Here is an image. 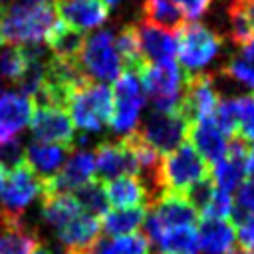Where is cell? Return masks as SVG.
Wrapping results in <instances>:
<instances>
[{
	"label": "cell",
	"instance_id": "1",
	"mask_svg": "<svg viewBox=\"0 0 254 254\" xmlns=\"http://www.w3.org/2000/svg\"><path fill=\"white\" fill-rule=\"evenodd\" d=\"M60 22L54 2L40 4H8L0 6V24L4 42L16 46H38L48 40Z\"/></svg>",
	"mask_w": 254,
	"mask_h": 254
},
{
	"label": "cell",
	"instance_id": "2",
	"mask_svg": "<svg viewBox=\"0 0 254 254\" xmlns=\"http://www.w3.org/2000/svg\"><path fill=\"white\" fill-rule=\"evenodd\" d=\"M69 119L83 133L103 131L113 113V91L107 83L83 81L67 99Z\"/></svg>",
	"mask_w": 254,
	"mask_h": 254
},
{
	"label": "cell",
	"instance_id": "3",
	"mask_svg": "<svg viewBox=\"0 0 254 254\" xmlns=\"http://www.w3.org/2000/svg\"><path fill=\"white\" fill-rule=\"evenodd\" d=\"M210 177V167L194 151V147L185 141L175 151L161 157L159 165V190L173 194H187L196 183Z\"/></svg>",
	"mask_w": 254,
	"mask_h": 254
},
{
	"label": "cell",
	"instance_id": "4",
	"mask_svg": "<svg viewBox=\"0 0 254 254\" xmlns=\"http://www.w3.org/2000/svg\"><path fill=\"white\" fill-rule=\"evenodd\" d=\"M222 50V38L204 24H185L177 32V56L185 75L202 73Z\"/></svg>",
	"mask_w": 254,
	"mask_h": 254
},
{
	"label": "cell",
	"instance_id": "5",
	"mask_svg": "<svg viewBox=\"0 0 254 254\" xmlns=\"http://www.w3.org/2000/svg\"><path fill=\"white\" fill-rule=\"evenodd\" d=\"M44 192L42 179L28 167L26 161L8 169L6 181L0 192V218L2 222L14 224L22 220L24 210Z\"/></svg>",
	"mask_w": 254,
	"mask_h": 254
},
{
	"label": "cell",
	"instance_id": "6",
	"mask_svg": "<svg viewBox=\"0 0 254 254\" xmlns=\"http://www.w3.org/2000/svg\"><path fill=\"white\" fill-rule=\"evenodd\" d=\"M77 65L81 73L99 83L113 81L121 75L123 64L115 46V34L111 30H99L83 40Z\"/></svg>",
	"mask_w": 254,
	"mask_h": 254
},
{
	"label": "cell",
	"instance_id": "7",
	"mask_svg": "<svg viewBox=\"0 0 254 254\" xmlns=\"http://www.w3.org/2000/svg\"><path fill=\"white\" fill-rule=\"evenodd\" d=\"M196 220H198V212L185 194L161 192L151 202V212L145 216V222H143L145 236L149 244H153L163 232L194 226Z\"/></svg>",
	"mask_w": 254,
	"mask_h": 254
},
{
	"label": "cell",
	"instance_id": "8",
	"mask_svg": "<svg viewBox=\"0 0 254 254\" xmlns=\"http://www.w3.org/2000/svg\"><path fill=\"white\" fill-rule=\"evenodd\" d=\"M185 77L187 75L177 62L147 65L139 73L143 91L147 93L155 111H179Z\"/></svg>",
	"mask_w": 254,
	"mask_h": 254
},
{
	"label": "cell",
	"instance_id": "9",
	"mask_svg": "<svg viewBox=\"0 0 254 254\" xmlns=\"http://www.w3.org/2000/svg\"><path fill=\"white\" fill-rule=\"evenodd\" d=\"M111 91H113V113L109 127L113 133L127 137L135 133L141 119V111L145 107V91L141 79L131 71H123L115 79Z\"/></svg>",
	"mask_w": 254,
	"mask_h": 254
},
{
	"label": "cell",
	"instance_id": "10",
	"mask_svg": "<svg viewBox=\"0 0 254 254\" xmlns=\"http://www.w3.org/2000/svg\"><path fill=\"white\" fill-rule=\"evenodd\" d=\"M189 123L179 111H155L143 121L135 133L161 157L175 151L181 143L187 141Z\"/></svg>",
	"mask_w": 254,
	"mask_h": 254
},
{
	"label": "cell",
	"instance_id": "11",
	"mask_svg": "<svg viewBox=\"0 0 254 254\" xmlns=\"http://www.w3.org/2000/svg\"><path fill=\"white\" fill-rule=\"evenodd\" d=\"M220 101L214 75L210 73H194L185 77L183 97L179 105V113L190 125L200 119H208L214 115L216 105Z\"/></svg>",
	"mask_w": 254,
	"mask_h": 254
},
{
	"label": "cell",
	"instance_id": "12",
	"mask_svg": "<svg viewBox=\"0 0 254 254\" xmlns=\"http://www.w3.org/2000/svg\"><path fill=\"white\" fill-rule=\"evenodd\" d=\"M30 127L36 141L60 145L67 151H71L75 145V127L64 107L36 105L30 119Z\"/></svg>",
	"mask_w": 254,
	"mask_h": 254
},
{
	"label": "cell",
	"instance_id": "13",
	"mask_svg": "<svg viewBox=\"0 0 254 254\" xmlns=\"http://www.w3.org/2000/svg\"><path fill=\"white\" fill-rule=\"evenodd\" d=\"M93 157H95V179L99 183H107L117 177L139 175L137 159L129 149V145L125 143V139L99 143Z\"/></svg>",
	"mask_w": 254,
	"mask_h": 254
},
{
	"label": "cell",
	"instance_id": "14",
	"mask_svg": "<svg viewBox=\"0 0 254 254\" xmlns=\"http://www.w3.org/2000/svg\"><path fill=\"white\" fill-rule=\"evenodd\" d=\"M95 179V157L91 151H75L56 177L44 183V192H73ZM42 192V194H44Z\"/></svg>",
	"mask_w": 254,
	"mask_h": 254
},
{
	"label": "cell",
	"instance_id": "15",
	"mask_svg": "<svg viewBox=\"0 0 254 254\" xmlns=\"http://www.w3.org/2000/svg\"><path fill=\"white\" fill-rule=\"evenodd\" d=\"M248 143L244 139L230 137L228 141V151L220 163L210 167V181L216 189L234 192L240 189V185L246 181V155H248Z\"/></svg>",
	"mask_w": 254,
	"mask_h": 254
},
{
	"label": "cell",
	"instance_id": "16",
	"mask_svg": "<svg viewBox=\"0 0 254 254\" xmlns=\"http://www.w3.org/2000/svg\"><path fill=\"white\" fill-rule=\"evenodd\" d=\"M58 18L77 30V32H91L107 22L109 8L101 0H52Z\"/></svg>",
	"mask_w": 254,
	"mask_h": 254
},
{
	"label": "cell",
	"instance_id": "17",
	"mask_svg": "<svg viewBox=\"0 0 254 254\" xmlns=\"http://www.w3.org/2000/svg\"><path fill=\"white\" fill-rule=\"evenodd\" d=\"M187 141L194 147V151L204 159L208 167H214L216 163L224 159L230 137L216 125L212 117H208V119H200L189 125Z\"/></svg>",
	"mask_w": 254,
	"mask_h": 254
},
{
	"label": "cell",
	"instance_id": "18",
	"mask_svg": "<svg viewBox=\"0 0 254 254\" xmlns=\"http://www.w3.org/2000/svg\"><path fill=\"white\" fill-rule=\"evenodd\" d=\"M36 103L22 91L0 89V141L18 137V133L30 123Z\"/></svg>",
	"mask_w": 254,
	"mask_h": 254
},
{
	"label": "cell",
	"instance_id": "19",
	"mask_svg": "<svg viewBox=\"0 0 254 254\" xmlns=\"http://www.w3.org/2000/svg\"><path fill=\"white\" fill-rule=\"evenodd\" d=\"M137 36H139L141 56L147 62V65H161V64L175 62L177 58V36L175 34L143 22L137 26Z\"/></svg>",
	"mask_w": 254,
	"mask_h": 254
},
{
	"label": "cell",
	"instance_id": "20",
	"mask_svg": "<svg viewBox=\"0 0 254 254\" xmlns=\"http://www.w3.org/2000/svg\"><path fill=\"white\" fill-rule=\"evenodd\" d=\"M101 222L97 216L87 214L85 210L77 212L67 224H64L56 234L62 242V248L67 252H79L93 246L99 238Z\"/></svg>",
	"mask_w": 254,
	"mask_h": 254
},
{
	"label": "cell",
	"instance_id": "21",
	"mask_svg": "<svg viewBox=\"0 0 254 254\" xmlns=\"http://www.w3.org/2000/svg\"><path fill=\"white\" fill-rule=\"evenodd\" d=\"M103 189H105L107 204L113 208L145 206L147 202L151 204L153 200L147 185L137 175H127V177H117L113 181H107Z\"/></svg>",
	"mask_w": 254,
	"mask_h": 254
},
{
	"label": "cell",
	"instance_id": "22",
	"mask_svg": "<svg viewBox=\"0 0 254 254\" xmlns=\"http://www.w3.org/2000/svg\"><path fill=\"white\" fill-rule=\"evenodd\" d=\"M196 234L202 254H228L236 242L234 224L222 218H202Z\"/></svg>",
	"mask_w": 254,
	"mask_h": 254
},
{
	"label": "cell",
	"instance_id": "23",
	"mask_svg": "<svg viewBox=\"0 0 254 254\" xmlns=\"http://www.w3.org/2000/svg\"><path fill=\"white\" fill-rule=\"evenodd\" d=\"M65 153H67V149H64V147H60V145L42 143V141H32V143L24 149V161L28 163V167H30L42 181H50V179L56 177L58 171L64 167V163H65Z\"/></svg>",
	"mask_w": 254,
	"mask_h": 254
},
{
	"label": "cell",
	"instance_id": "24",
	"mask_svg": "<svg viewBox=\"0 0 254 254\" xmlns=\"http://www.w3.org/2000/svg\"><path fill=\"white\" fill-rule=\"evenodd\" d=\"M40 198H42V206H40L42 218L56 232L64 224H67L77 212H81V206L71 192H44Z\"/></svg>",
	"mask_w": 254,
	"mask_h": 254
},
{
	"label": "cell",
	"instance_id": "25",
	"mask_svg": "<svg viewBox=\"0 0 254 254\" xmlns=\"http://www.w3.org/2000/svg\"><path fill=\"white\" fill-rule=\"evenodd\" d=\"M145 206H133V208H113L107 210L99 222H101V230L109 236H125V234H133L139 226H143L145 222Z\"/></svg>",
	"mask_w": 254,
	"mask_h": 254
},
{
	"label": "cell",
	"instance_id": "26",
	"mask_svg": "<svg viewBox=\"0 0 254 254\" xmlns=\"http://www.w3.org/2000/svg\"><path fill=\"white\" fill-rule=\"evenodd\" d=\"M85 36L69 26H65L62 20L56 24V28L50 32L46 44L52 50V56L64 62H77L81 46H83Z\"/></svg>",
	"mask_w": 254,
	"mask_h": 254
},
{
	"label": "cell",
	"instance_id": "27",
	"mask_svg": "<svg viewBox=\"0 0 254 254\" xmlns=\"http://www.w3.org/2000/svg\"><path fill=\"white\" fill-rule=\"evenodd\" d=\"M143 22L171 34L185 26V18L173 0H143Z\"/></svg>",
	"mask_w": 254,
	"mask_h": 254
},
{
	"label": "cell",
	"instance_id": "28",
	"mask_svg": "<svg viewBox=\"0 0 254 254\" xmlns=\"http://www.w3.org/2000/svg\"><path fill=\"white\" fill-rule=\"evenodd\" d=\"M40 242L38 232L20 220L4 226L0 232V254H30Z\"/></svg>",
	"mask_w": 254,
	"mask_h": 254
},
{
	"label": "cell",
	"instance_id": "29",
	"mask_svg": "<svg viewBox=\"0 0 254 254\" xmlns=\"http://www.w3.org/2000/svg\"><path fill=\"white\" fill-rule=\"evenodd\" d=\"M159 254H198V234L194 226L163 232L155 242Z\"/></svg>",
	"mask_w": 254,
	"mask_h": 254
},
{
	"label": "cell",
	"instance_id": "30",
	"mask_svg": "<svg viewBox=\"0 0 254 254\" xmlns=\"http://www.w3.org/2000/svg\"><path fill=\"white\" fill-rule=\"evenodd\" d=\"M248 2L242 0H232L228 6V34L234 46L242 48L250 40H254V26L248 16Z\"/></svg>",
	"mask_w": 254,
	"mask_h": 254
},
{
	"label": "cell",
	"instance_id": "31",
	"mask_svg": "<svg viewBox=\"0 0 254 254\" xmlns=\"http://www.w3.org/2000/svg\"><path fill=\"white\" fill-rule=\"evenodd\" d=\"M28 67V48L26 46H8L0 52V77L8 83H18L22 81L24 73Z\"/></svg>",
	"mask_w": 254,
	"mask_h": 254
},
{
	"label": "cell",
	"instance_id": "32",
	"mask_svg": "<svg viewBox=\"0 0 254 254\" xmlns=\"http://www.w3.org/2000/svg\"><path fill=\"white\" fill-rule=\"evenodd\" d=\"M75 196V200L79 202L81 210H85L87 214H93L97 218H101L107 212V196H105V189L103 183H99L97 179L89 181L87 185L79 187L77 190L71 192Z\"/></svg>",
	"mask_w": 254,
	"mask_h": 254
},
{
	"label": "cell",
	"instance_id": "33",
	"mask_svg": "<svg viewBox=\"0 0 254 254\" xmlns=\"http://www.w3.org/2000/svg\"><path fill=\"white\" fill-rule=\"evenodd\" d=\"M232 210H234V198L230 192L220 190L214 187L208 202L204 204V208L200 210L202 218H222V220H230L232 218ZM232 222V220H230Z\"/></svg>",
	"mask_w": 254,
	"mask_h": 254
},
{
	"label": "cell",
	"instance_id": "34",
	"mask_svg": "<svg viewBox=\"0 0 254 254\" xmlns=\"http://www.w3.org/2000/svg\"><path fill=\"white\" fill-rule=\"evenodd\" d=\"M236 103H238V117H240L238 137L254 145V93L238 95Z\"/></svg>",
	"mask_w": 254,
	"mask_h": 254
},
{
	"label": "cell",
	"instance_id": "35",
	"mask_svg": "<svg viewBox=\"0 0 254 254\" xmlns=\"http://www.w3.org/2000/svg\"><path fill=\"white\" fill-rule=\"evenodd\" d=\"M252 212H254V177H250L248 181H244L240 185V189L236 192V198H234L232 218L242 216V214H252Z\"/></svg>",
	"mask_w": 254,
	"mask_h": 254
},
{
	"label": "cell",
	"instance_id": "36",
	"mask_svg": "<svg viewBox=\"0 0 254 254\" xmlns=\"http://www.w3.org/2000/svg\"><path fill=\"white\" fill-rule=\"evenodd\" d=\"M232 224H234L236 240L240 242V246L254 250V212L232 218Z\"/></svg>",
	"mask_w": 254,
	"mask_h": 254
},
{
	"label": "cell",
	"instance_id": "37",
	"mask_svg": "<svg viewBox=\"0 0 254 254\" xmlns=\"http://www.w3.org/2000/svg\"><path fill=\"white\" fill-rule=\"evenodd\" d=\"M173 2L181 10L183 18L189 22H196L198 18H202L212 4V0H173Z\"/></svg>",
	"mask_w": 254,
	"mask_h": 254
},
{
	"label": "cell",
	"instance_id": "38",
	"mask_svg": "<svg viewBox=\"0 0 254 254\" xmlns=\"http://www.w3.org/2000/svg\"><path fill=\"white\" fill-rule=\"evenodd\" d=\"M236 56H238V58L250 67V71L254 73V40H250L246 46H242L240 52H238Z\"/></svg>",
	"mask_w": 254,
	"mask_h": 254
},
{
	"label": "cell",
	"instance_id": "39",
	"mask_svg": "<svg viewBox=\"0 0 254 254\" xmlns=\"http://www.w3.org/2000/svg\"><path fill=\"white\" fill-rule=\"evenodd\" d=\"M30 254H65V250H64V248H50V246H46L44 242H40Z\"/></svg>",
	"mask_w": 254,
	"mask_h": 254
},
{
	"label": "cell",
	"instance_id": "40",
	"mask_svg": "<svg viewBox=\"0 0 254 254\" xmlns=\"http://www.w3.org/2000/svg\"><path fill=\"white\" fill-rule=\"evenodd\" d=\"M246 173H250V177H254V147H250L248 155H246Z\"/></svg>",
	"mask_w": 254,
	"mask_h": 254
},
{
	"label": "cell",
	"instance_id": "41",
	"mask_svg": "<svg viewBox=\"0 0 254 254\" xmlns=\"http://www.w3.org/2000/svg\"><path fill=\"white\" fill-rule=\"evenodd\" d=\"M40 2H48V0H0V6H8V4H40Z\"/></svg>",
	"mask_w": 254,
	"mask_h": 254
},
{
	"label": "cell",
	"instance_id": "42",
	"mask_svg": "<svg viewBox=\"0 0 254 254\" xmlns=\"http://www.w3.org/2000/svg\"><path fill=\"white\" fill-rule=\"evenodd\" d=\"M228 254H254V250H248V248H242V246H238V248H232Z\"/></svg>",
	"mask_w": 254,
	"mask_h": 254
},
{
	"label": "cell",
	"instance_id": "43",
	"mask_svg": "<svg viewBox=\"0 0 254 254\" xmlns=\"http://www.w3.org/2000/svg\"><path fill=\"white\" fill-rule=\"evenodd\" d=\"M246 8H248V16H250V22H252V26H254V0H248Z\"/></svg>",
	"mask_w": 254,
	"mask_h": 254
},
{
	"label": "cell",
	"instance_id": "44",
	"mask_svg": "<svg viewBox=\"0 0 254 254\" xmlns=\"http://www.w3.org/2000/svg\"><path fill=\"white\" fill-rule=\"evenodd\" d=\"M6 173H8V169L0 165V192H2V187H4V181H6Z\"/></svg>",
	"mask_w": 254,
	"mask_h": 254
},
{
	"label": "cell",
	"instance_id": "45",
	"mask_svg": "<svg viewBox=\"0 0 254 254\" xmlns=\"http://www.w3.org/2000/svg\"><path fill=\"white\" fill-rule=\"evenodd\" d=\"M101 2H103V4L107 6V8H115V6H117V4L121 2V0H101Z\"/></svg>",
	"mask_w": 254,
	"mask_h": 254
},
{
	"label": "cell",
	"instance_id": "46",
	"mask_svg": "<svg viewBox=\"0 0 254 254\" xmlns=\"http://www.w3.org/2000/svg\"><path fill=\"white\" fill-rule=\"evenodd\" d=\"M4 44V38H2V24H0V46Z\"/></svg>",
	"mask_w": 254,
	"mask_h": 254
}]
</instances>
